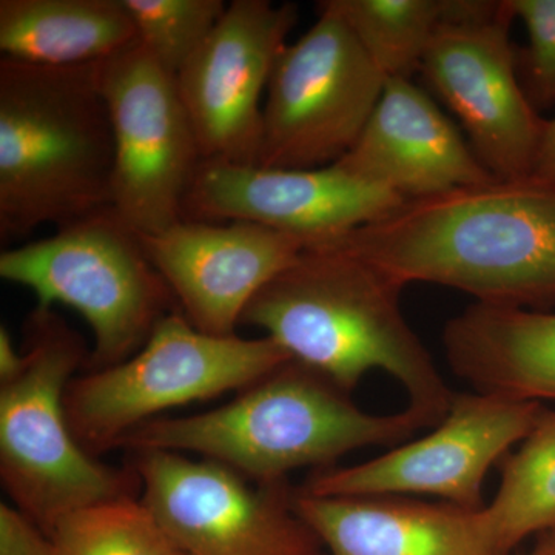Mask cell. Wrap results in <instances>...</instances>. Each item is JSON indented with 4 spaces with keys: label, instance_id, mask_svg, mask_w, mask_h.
<instances>
[{
    "label": "cell",
    "instance_id": "cell-8",
    "mask_svg": "<svg viewBox=\"0 0 555 555\" xmlns=\"http://www.w3.org/2000/svg\"><path fill=\"white\" fill-rule=\"evenodd\" d=\"M318 21L278 57L262 105L257 166L321 169L352 149L386 78L323 0Z\"/></svg>",
    "mask_w": 555,
    "mask_h": 555
},
{
    "label": "cell",
    "instance_id": "cell-7",
    "mask_svg": "<svg viewBox=\"0 0 555 555\" xmlns=\"http://www.w3.org/2000/svg\"><path fill=\"white\" fill-rule=\"evenodd\" d=\"M288 361L272 338L204 334L177 310L129 360L73 378L65 393L69 429L96 456L169 409L247 389Z\"/></svg>",
    "mask_w": 555,
    "mask_h": 555
},
{
    "label": "cell",
    "instance_id": "cell-6",
    "mask_svg": "<svg viewBox=\"0 0 555 555\" xmlns=\"http://www.w3.org/2000/svg\"><path fill=\"white\" fill-rule=\"evenodd\" d=\"M0 276L35 292L40 308L64 305L80 313L94 339L87 372L129 360L179 310L138 233L112 207L47 238L7 248Z\"/></svg>",
    "mask_w": 555,
    "mask_h": 555
},
{
    "label": "cell",
    "instance_id": "cell-10",
    "mask_svg": "<svg viewBox=\"0 0 555 555\" xmlns=\"http://www.w3.org/2000/svg\"><path fill=\"white\" fill-rule=\"evenodd\" d=\"M100 83L115 144L112 208L138 235L184 219L203 155L177 78L137 42L101 62Z\"/></svg>",
    "mask_w": 555,
    "mask_h": 555
},
{
    "label": "cell",
    "instance_id": "cell-28",
    "mask_svg": "<svg viewBox=\"0 0 555 555\" xmlns=\"http://www.w3.org/2000/svg\"><path fill=\"white\" fill-rule=\"evenodd\" d=\"M525 555H555V535L547 537V539L540 542L534 550L529 551V553Z\"/></svg>",
    "mask_w": 555,
    "mask_h": 555
},
{
    "label": "cell",
    "instance_id": "cell-14",
    "mask_svg": "<svg viewBox=\"0 0 555 555\" xmlns=\"http://www.w3.org/2000/svg\"><path fill=\"white\" fill-rule=\"evenodd\" d=\"M404 198L339 167L272 169L203 160L184 201V219L246 221L278 230L305 248L386 217Z\"/></svg>",
    "mask_w": 555,
    "mask_h": 555
},
{
    "label": "cell",
    "instance_id": "cell-21",
    "mask_svg": "<svg viewBox=\"0 0 555 555\" xmlns=\"http://www.w3.org/2000/svg\"><path fill=\"white\" fill-rule=\"evenodd\" d=\"M386 79H411L452 0H326Z\"/></svg>",
    "mask_w": 555,
    "mask_h": 555
},
{
    "label": "cell",
    "instance_id": "cell-16",
    "mask_svg": "<svg viewBox=\"0 0 555 555\" xmlns=\"http://www.w3.org/2000/svg\"><path fill=\"white\" fill-rule=\"evenodd\" d=\"M334 166L406 201L496 179L455 124L411 79H386L356 144Z\"/></svg>",
    "mask_w": 555,
    "mask_h": 555
},
{
    "label": "cell",
    "instance_id": "cell-27",
    "mask_svg": "<svg viewBox=\"0 0 555 555\" xmlns=\"http://www.w3.org/2000/svg\"><path fill=\"white\" fill-rule=\"evenodd\" d=\"M24 363V352H20L14 346L9 328L0 327V383L16 377Z\"/></svg>",
    "mask_w": 555,
    "mask_h": 555
},
{
    "label": "cell",
    "instance_id": "cell-19",
    "mask_svg": "<svg viewBox=\"0 0 555 555\" xmlns=\"http://www.w3.org/2000/svg\"><path fill=\"white\" fill-rule=\"evenodd\" d=\"M138 42L122 0H0V51L39 67L101 64Z\"/></svg>",
    "mask_w": 555,
    "mask_h": 555
},
{
    "label": "cell",
    "instance_id": "cell-2",
    "mask_svg": "<svg viewBox=\"0 0 555 555\" xmlns=\"http://www.w3.org/2000/svg\"><path fill=\"white\" fill-rule=\"evenodd\" d=\"M403 288L341 248L306 247L248 302L240 326L262 328L349 396L369 372H386L406 390L408 409L436 427L455 392L404 318Z\"/></svg>",
    "mask_w": 555,
    "mask_h": 555
},
{
    "label": "cell",
    "instance_id": "cell-29",
    "mask_svg": "<svg viewBox=\"0 0 555 555\" xmlns=\"http://www.w3.org/2000/svg\"><path fill=\"white\" fill-rule=\"evenodd\" d=\"M170 555H190V554L184 553V551L177 550V547H175V550L171 551Z\"/></svg>",
    "mask_w": 555,
    "mask_h": 555
},
{
    "label": "cell",
    "instance_id": "cell-5",
    "mask_svg": "<svg viewBox=\"0 0 555 555\" xmlns=\"http://www.w3.org/2000/svg\"><path fill=\"white\" fill-rule=\"evenodd\" d=\"M24 367L0 383V480L22 514L49 535L79 507L134 495L137 470L115 469L89 454L69 429L65 393L90 352L51 308L25 323Z\"/></svg>",
    "mask_w": 555,
    "mask_h": 555
},
{
    "label": "cell",
    "instance_id": "cell-9",
    "mask_svg": "<svg viewBox=\"0 0 555 555\" xmlns=\"http://www.w3.org/2000/svg\"><path fill=\"white\" fill-rule=\"evenodd\" d=\"M507 0H452L422 62L427 86L459 118L470 149L496 179L529 178L545 120L518 76Z\"/></svg>",
    "mask_w": 555,
    "mask_h": 555
},
{
    "label": "cell",
    "instance_id": "cell-26",
    "mask_svg": "<svg viewBox=\"0 0 555 555\" xmlns=\"http://www.w3.org/2000/svg\"><path fill=\"white\" fill-rule=\"evenodd\" d=\"M531 177L555 185V118L545 120Z\"/></svg>",
    "mask_w": 555,
    "mask_h": 555
},
{
    "label": "cell",
    "instance_id": "cell-13",
    "mask_svg": "<svg viewBox=\"0 0 555 555\" xmlns=\"http://www.w3.org/2000/svg\"><path fill=\"white\" fill-rule=\"evenodd\" d=\"M298 21L294 3L233 0L177 75L203 160L257 164L262 93Z\"/></svg>",
    "mask_w": 555,
    "mask_h": 555
},
{
    "label": "cell",
    "instance_id": "cell-4",
    "mask_svg": "<svg viewBox=\"0 0 555 555\" xmlns=\"http://www.w3.org/2000/svg\"><path fill=\"white\" fill-rule=\"evenodd\" d=\"M426 425L411 409L364 412L349 393L297 361L241 390L225 406L189 416H159L119 448L195 452L255 483L286 481L292 470L328 466L371 447H396Z\"/></svg>",
    "mask_w": 555,
    "mask_h": 555
},
{
    "label": "cell",
    "instance_id": "cell-11",
    "mask_svg": "<svg viewBox=\"0 0 555 555\" xmlns=\"http://www.w3.org/2000/svg\"><path fill=\"white\" fill-rule=\"evenodd\" d=\"M142 500L190 555H326L286 481L257 483L211 460L133 452Z\"/></svg>",
    "mask_w": 555,
    "mask_h": 555
},
{
    "label": "cell",
    "instance_id": "cell-24",
    "mask_svg": "<svg viewBox=\"0 0 555 555\" xmlns=\"http://www.w3.org/2000/svg\"><path fill=\"white\" fill-rule=\"evenodd\" d=\"M524 22L528 47L517 54L518 76L537 112L555 105V0H507Z\"/></svg>",
    "mask_w": 555,
    "mask_h": 555
},
{
    "label": "cell",
    "instance_id": "cell-20",
    "mask_svg": "<svg viewBox=\"0 0 555 555\" xmlns=\"http://www.w3.org/2000/svg\"><path fill=\"white\" fill-rule=\"evenodd\" d=\"M481 513L499 555L528 537L554 531L555 412L545 409L520 448L505 456L499 491Z\"/></svg>",
    "mask_w": 555,
    "mask_h": 555
},
{
    "label": "cell",
    "instance_id": "cell-18",
    "mask_svg": "<svg viewBox=\"0 0 555 555\" xmlns=\"http://www.w3.org/2000/svg\"><path fill=\"white\" fill-rule=\"evenodd\" d=\"M443 345L476 392L555 400V313L476 302L449 320Z\"/></svg>",
    "mask_w": 555,
    "mask_h": 555
},
{
    "label": "cell",
    "instance_id": "cell-12",
    "mask_svg": "<svg viewBox=\"0 0 555 555\" xmlns=\"http://www.w3.org/2000/svg\"><path fill=\"white\" fill-rule=\"evenodd\" d=\"M539 401L492 393H454L433 433L356 466L318 470L301 489L318 496H438L481 509L489 469L531 433Z\"/></svg>",
    "mask_w": 555,
    "mask_h": 555
},
{
    "label": "cell",
    "instance_id": "cell-17",
    "mask_svg": "<svg viewBox=\"0 0 555 555\" xmlns=\"http://www.w3.org/2000/svg\"><path fill=\"white\" fill-rule=\"evenodd\" d=\"M299 516L326 555H499L481 509L408 496L295 492Z\"/></svg>",
    "mask_w": 555,
    "mask_h": 555
},
{
    "label": "cell",
    "instance_id": "cell-3",
    "mask_svg": "<svg viewBox=\"0 0 555 555\" xmlns=\"http://www.w3.org/2000/svg\"><path fill=\"white\" fill-rule=\"evenodd\" d=\"M100 65L0 57V240L112 207L115 144Z\"/></svg>",
    "mask_w": 555,
    "mask_h": 555
},
{
    "label": "cell",
    "instance_id": "cell-23",
    "mask_svg": "<svg viewBox=\"0 0 555 555\" xmlns=\"http://www.w3.org/2000/svg\"><path fill=\"white\" fill-rule=\"evenodd\" d=\"M138 42L177 78L228 10L222 0H122Z\"/></svg>",
    "mask_w": 555,
    "mask_h": 555
},
{
    "label": "cell",
    "instance_id": "cell-25",
    "mask_svg": "<svg viewBox=\"0 0 555 555\" xmlns=\"http://www.w3.org/2000/svg\"><path fill=\"white\" fill-rule=\"evenodd\" d=\"M0 555H56L50 537L16 506L0 505Z\"/></svg>",
    "mask_w": 555,
    "mask_h": 555
},
{
    "label": "cell",
    "instance_id": "cell-22",
    "mask_svg": "<svg viewBox=\"0 0 555 555\" xmlns=\"http://www.w3.org/2000/svg\"><path fill=\"white\" fill-rule=\"evenodd\" d=\"M56 555H170L158 518L134 495L72 511L49 532Z\"/></svg>",
    "mask_w": 555,
    "mask_h": 555
},
{
    "label": "cell",
    "instance_id": "cell-1",
    "mask_svg": "<svg viewBox=\"0 0 555 555\" xmlns=\"http://www.w3.org/2000/svg\"><path fill=\"white\" fill-rule=\"evenodd\" d=\"M315 246L349 251L403 287L438 284L485 305L547 310L555 305V185L492 179L404 201Z\"/></svg>",
    "mask_w": 555,
    "mask_h": 555
},
{
    "label": "cell",
    "instance_id": "cell-15",
    "mask_svg": "<svg viewBox=\"0 0 555 555\" xmlns=\"http://www.w3.org/2000/svg\"><path fill=\"white\" fill-rule=\"evenodd\" d=\"M139 240L179 310L217 337L235 335L248 302L305 250L301 240L246 221L181 219Z\"/></svg>",
    "mask_w": 555,
    "mask_h": 555
}]
</instances>
